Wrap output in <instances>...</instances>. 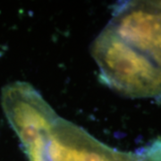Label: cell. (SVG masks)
<instances>
[{"label": "cell", "instance_id": "obj_1", "mask_svg": "<svg viewBox=\"0 0 161 161\" xmlns=\"http://www.w3.org/2000/svg\"><path fill=\"white\" fill-rule=\"evenodd\" d=\"M105 85L132 98L161 101V7L157 1L115 5L91 46Z\"/></svg>", "mask_w": 161, "mask_h": 161}, {"label": "cell", "instance_id": "obj_2", "mask_svg": "<svg viewBox=\"0 0 161 161\" xmlns=\"http://www.w3.org/2000/svg\"><path fill=\"white\" fill-rule=\"evenodd\" d=\"M1 105L29 161H161V137L135 151L112 148L58 115L26 81L6 84Z\"/></svg>", "mask_w": 161, "mask_h": 161}, {"label": "cell", "instance_id": "obj_3", "mask_svg": "<svg viewBox=\"0 0 161 161\" xmlns=\"http://www.w3.org/2000/svg\"><path fill=\"white\" fill-rule=\"evenodd\" d=\"M157 3H158V5L161 7V1H157Z\"/></svg>", "mask_w": 161, "mask_h": 161}]
</instances>
